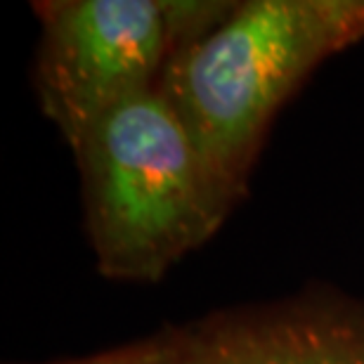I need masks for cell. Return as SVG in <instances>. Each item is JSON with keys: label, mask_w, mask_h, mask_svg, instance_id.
<instances>
[{"label": "cell", "mask_w": 364, "mask_h": 364, "mask_svg": "<svg viewBox=\"0 0 364 364\" xmlns=\"http://www.w3.org/2000/svg\"><path fill=\"white\" fill-rule=\"evenodd\" d=\"M364 38V0H246L182 43L159 88L232 201L289 95L326 57Z\"/></svg>", "instance_id": "obj_1"}, {"label": "cell", "mask_w": 364, "mask_h": 364, "mask_svg": "<svg viewBox=\"0 0 364 364\" xmlns=\"http://www.w3.org/2000/svg\"><path fill=\"white\" fill-rule=\"evenodd\" d=\"M74 154L85 228L109 279H161L235 206L159 85L107 112Z\"/></svg>", "instance_id": "obj_2"}, {"label": "cell", "mask_w": 364, "mask_h": 364, "mask_svg": "<svg viewBox=\"0 0 364 364\" xmlns=\"http://www.w3.org/2000/svg\"><path fill=\"white\" fill-rule=\"evenodd\" d=\"M232 3L203 0H48L33 3L43 36L36 88L71 149L107 112L161 81L182 43Z\"/></svg>", "instance_id": "obj_3"}, {"label": "cell", "mask_w": 364, "mask_h": 364, "mask_svg": "<svg viewBox=\"0 0 364 364\" xmlns=\"http://www.w3.org/2000/svg\"><path fill=\"white\" fill-rule=\"evenodd\" d=\"M159 364H364V303L301 296L166 331Z\"/></svg>", "instance_id": "obj_4"}, {"label": "cell", "mask_w": 364, "mask_h": 364, "mask_svg": "<svg viewBox=\"0 0 364 364\" xmlns=\"http://www.w3.org/2000/svg\"><path fill=\"white\" fill-rule=\"evenodd\" d=\"M166 343H168V336L164 331L147 341H140V343H130L123 348H114V350L88 355V358L55 362V364H159L164 360Z\"/></svg>", "instance_id": "obj_5"}]
</instances>
